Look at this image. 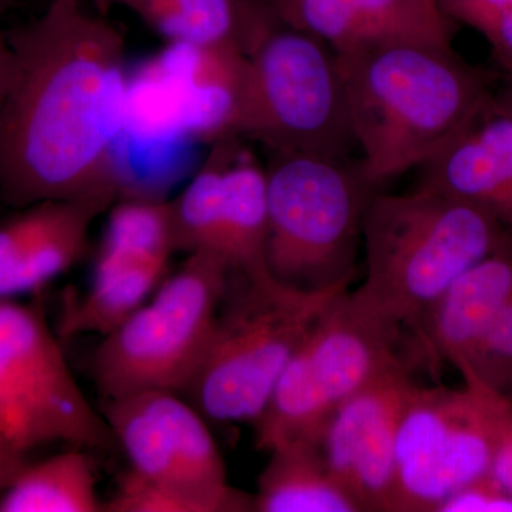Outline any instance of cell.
<instances>
[{
	"label": "cell",
	"mask_w": 512,
	"mask_h": 512,
	"mask_svg": "<svg viewBox=\"0 0 512 512\" xmlns=\"http://www.w3.org/2000/svg\"><path fill=\"white\" fill-rule=\"evenodd\" d=\"M94 6H96L97 12L100 15H107L113 6H117V0H93Z\"/></svg>",
	"instance_id": "cell-32"
},
{
	"label": "cell",
	"mask_w": 512,
	"mask_h": 512,
	"mask_svg": "<svg viewBox=\"0 0 512 512\" xmlns=\"http://www.w3.org/2000/svg\"><path fill=\"white\" fill-rule=\"evenodd\" d=\"M0 440L25 456L50 443L83 450L117 447L42 311L12 299H0Z\"/></svg>",
	"instance_id": "cell-10"
},
{
	"label": "cell",
	"mask_w": 512,
	"mask_h": 512,
	"mask_svg": "<svg viewBox=\"0 0 512 512\" xmlns=\"http://www.w3.org/2000/svg\"><path fill=\"white\" fill-rule=\"evenodd\" d=\"M168 45H237L249 52L272 19L265 0H117Z\"/></svg>",
	"instance_id": "cell-19"
},
{
	"label": "cell",
	"mask_w": 512,
	"mask_h": 512,
	"mask_svg": "<svg viewBox=\"0 0 512 512\" xmlns=\"http://www.w3.org/2000/svg\"><path fill=\"white\" fill-rule=\"evenodd\" d=\"M231 275L220 255L197 252L136 312L103 336L93 376L104 399L187 392L205 355Z\"/></svg>",
	"instance_id": "cell-8"
},
{
	"label": "cell",
	"mask_w": 512,
	"mask_h": 512,
	"mask_svg": "<svg viewBox=\"0 0 512 512\" xmlns=\"http://www.w3.org/2000/svg\"><path fill=\"white\" fill-rule=\"evenodd\" d=\"M79 450L26 464L0 495V512L103 511L92 457Z\"/></svg>",
	"instance_id": "cell-21"
},
{
	"label": "cell",
	"mask_w": 512,
	"mask_h": 512,
	"mask_svg": "<svg viewBox=\"0 0 512 512\" xmlns=\"http://www.w3.org/2000/svg\"><path fill=\"white\" fill-rule=\"evenodd\" d=\"M348 289L305 293L229 275L205 355L187 392L221 423H255L320 313Z\"/></svg>",
	"instance_id": "cell-6"
},
{
	"label": "cell",
	"mask_w": 512,
	"mask_h": 512,
	"mask_svg": "<svg viewBox=\"0 0 512 512\" xmlns=\"http://www.w3.org/2000/svg\"><path fill=\"white\" fill-rule=\"evenodd\" d=\"M232 136L221 201L220 254L231 272L251 282L271 281L266 265L269 231L266 168Z\"/></svg>",
	"instance_id": "cell-18"
},
{
	"label": "cell",
	"mask_w": 512,
	"mask_h": 512,
	"mask_svg": "<svg viewBox=\"0 0 512 512\" xmlns=\"http://www.w3.org/2000/svg\"><path fill=\"white\" fill-rule=\"evenodd\" d=\"M437 512H512V497L487 474L451 494Z\"/></svg>",
	"instance_id": "cell-28"
},
{
	"label": "cell",
	"mask_w": 512,
	"mask_h": 512,
	"mask_svg": "<svg viewBox=\"0 0 512 512\" xmlns=\"http://www.w3.org/2000/svg\"><path fill=\"white\" fill-rule=\"evenodd\" d=\"M258 512H363L362 505L326 466L315 443L271 451L254 495Z\"/></svg>",
	"instance_id": "cell-20"
},
{
	"label": "cell",
	"mask_w": 512,
	"mask_h": 512,
	"mask_svg": "<svg viewBox=\"0 0 512 512\" xmlns=\"http://www.w3.org/2000/svg\"><path fill=\"white\" fill-rule=\"evenodd\" d=\"M104 211L94 202L46 200L0 222V299L40 291L72 268Z\"/></svg>",
	"instance_id": "cell-14"
},
{
	"label": "cell",
	"mask_w": 512,
	"mask_h": 512,
	"mask_svg": "<svg viewBox=\"0 0 512 512\" xmlns=\"http://www.w3.org/2000/svg\"><path fill=\"white\" fill-rule=\"evenodd\" d=\"M370 45L407 42L451 47L453 23L439 0H350Z\"/></svg>",
	"instance_id": "cell-24"
},
{
	"label": "cell",
	"mask_w": 512,
	"mask_h": 512,
	"mask_svg": "<svg viewBox=\"0 0 512 512\" xmlns=\"http://www.w3.org/2000/svg\"><path fill=\"white\" fill-rule=\"evenodd\" d=\"M235 134L278 153L348 157L356 143L332 47L275 15L249 49Z\"/></svg>",
	"instance_id": "cell-7"
},
{
	"label": "cell",
	"mask_w": 512,
	"mask_h": 512,
	"mask_svg": "<svg viewBox=\"0 0 512 512\" xmlns=\"http://www.w3.org/2000/svg\"><path fill=\"white\" fill-rule=\"evenodd\" d=\"M8 37L0 198L13 208L73 200L110 210L120 197L130 107L123 36L80 0H52Z\"/></svg>",
	"instance_id": "cell-1"
},
{
	"label": "cell",
	"mask_w": 512,
	"mask_h": 512,
	"mask_svg": "<svg viewBox=\"0 0 512 512\" xmlns=\"http://www.w3.org/2000/svg\"><path fill=\"white\" fill-rule=\"evenodd\" d=\"M109 211L92 285L63 313L66 338L116 329L153 295L177 251L170 201L124 197Z\"/></svg>",
	"instance_id": "cell-11"
},
{
	"label": "cell",
	"mask_w": 512,
	"mask_h": 512,
	"mask_svg": "<svg viewBox=\"0 0 512 512\" xmlns=\"http://www.w3.org/2000/svg\"><path fill=\"white\" fill-rule=\"evenodd\" d=\"M366 279L352 292L399 332H416L458 276L512 242V232L473 205L421 185L373 194L362 222Z\"/></svg>",
	"instance_id": "cell-3"
},
{
	"label": "cell",
	"mask_w": 512,
	"mask_h": 512,
	"mask_svg": "<svg viewBox=\"0 0 512 512\" xmlns=\"http://www.w3.org/2000/svg\"><path fill=\"white\" fill-rule=\"evenodd\" d=\"M101 416L130 461L103 511H254V497L229 485L201 413L177 393L150 390L104 399Z\"/></svg>",
	"instance_id": "cell-4"
},
{
	"label": "cell",
	"mask_w": 512,
	"mask_h": 512,
	"mask_svg": "<svg viewBox=\"0 0 512 512\" xmlns=\"http://www.w3.org/2000/svg\"><path fill=\"white\" fill-rule=\"evenodd\" d=\"M289 28L301 30L342 53L370 45L350 0H265Z\"/></svg>",
	"instance_id": "cell-25"
},
{
	"label": "cell",
	"mask_w": 512,
	"mask_h": 512,
	"mask_svg": "<svg viewBox=\"0 0 512 512\" xmlns=\"http://www.w3.org/2000/svg\"><path fill=\"white\" fill-rule=\"evenodd\" d=\"M336 57L360 173L373 190L429 163L493 106L483 76L451 47L373 43Z\"/></svg>",
	"instance_id": "cell-2"
},
{
	"label": "cell",
	"mask_w": 512,
	"mask_h": 512,
	"mask_svg": "<svg viewBox=\"0 0 512 512\" xmlns=\"http://www.w3.org/2000/svg\"><path fill=\"white\" fill-rule=\"evenodd\" d=\"M456 369L464 382L480 384L512 402V299Z\"/></svg>",
	"instance_id": "cell-26"
},
{
	"label": "cell",
	"mask_w": 512,
	"mask_h": 512,
	"mask_svg": "<svg viewBox=\"0 0 512 512\" xmlns=\"http://www.w3.org/2000/svg\"><path fill=\"white\" fill-rule=\"evenodd\" d=\"M416 386L410 367L389 373L343 400L313 441L363 511L394 512L397 429Z\"/></svg>",
	"instance_id": "cell-12"
},
{
	"label": "cell",
	"mask_w": 512,
	"mask_h": 512,
	"mask_svg": "<svg viewBox=\"0 0 512 512\" xmlns=\"http://www.w3.org/2000/svg\"><path fill=\"white\" fill-rule=\"evenodd\" d=\"M10 73H12V49H10L8 33L0 25V101L8 89Z\"/></svg>",
	"instance_id": "cell-30"
},
{
	"label": "cell",
	"mask_w": 512,
	"mask_h": 512,
	"mask_svg": "<svg viewBox=\"0 0 512 512\" xmlns=\"http://www.w3.org/2000/svg\"><path fill=\"white\" fill-rule=\"evenodd\" d=\"M266 165V265L279 284L305 293L349 289L362 222L375 190L346 158L278 153Z\"/></svg>",
	"instance_id": "cell-5"
},
{
	"label": "cell",
	"mask_w": 512,
	"mask_h": 512,
	"mask_svg": "<svg viewBox=\"0 0 512 512\" xmlns=\"http://www.w3.org/2000/svg\"><path fill=\"white\" fill-rule=\"evenodd\" d=\"M421 185L473 205L512 232V116L491 106L423 165Z\"/></svg>",
	"instance_id": "cell-16"
},
{
	"label": "cell",
	"mask_w": 512,
	"mask_h": 512,
	"mask_svg": "<svg viewBox=\"0 0 512 512\" xmlns=\"http://www.w3.org/2000/svg\"><path fill=\"white\" fill-rule=\"evenodd\" d=\"M184 133L210 140L237 136L248 53L237 45H168L156 67Z\"/></svg>",
	"instance_id": "cell-15"
},
{
	"label": "cell",
	"mask_w": 512,
	"mask_h": 512,
	"mask_svg": "<svg viewBox=\"0 0 512 512\" xmlns=\"http://www.w3.org/2000/svg\"><path fill=\"white\" fill-rule=\"evenodd\" d=\"M451 22L477 30L512 83V0H439Z\"/></svg>",
	"instance_id": "cell-27"
},
{
	"label": "cell",
	"mask_w": 512,
	"mask_h": 512,
	"mask_svg": "<svg viewBox=\"0 0 512 512\" xmlns=\"http://www.w3.org/2000/svg\"><path fill=\"white\" fill-rule=\"evenodd\" d=\"M511 299L512 242L467 269L431 305L413 333L417 353L431 367H457Z\"/></svg>",
	"instance_id": "cell-17"
},
{
	"label": "cell",
	"mask_w": 512,
	"mask_h": 512,
	"mask_svg": "<svg viewBox=\"0 0 512 512\" xmlns=\"http://www.w3.org/2000/svg\"><path fill=\"white\" fill-rule=\"evenodd\" d=\"M402 339L343 291L320 313L302 349L320 392L336 409L389 373L410 367L399 355Z\"/></svg>",
	"instance_id": "cell-13"
},
{
	"label": "cell",
	"mask_w": 512,
	"mask_h": 512,
	"mask_svg": "<svg viewBox=\"0 0 512 512\" xmlns=\"http://www.w3.org/2000/svg\"><path fill=\"white\" fill-rule=\"evenodd\" d=\"M16 3H19V0H0V12H5L6 9L12 8Z\"/></svg>",
	"instance_id": "cell-33"
},
{
	"label": "cell",
	"mask_w": 512,
	"mask_h": 512,
	"mask_svg": "<svg viewBox=\"0 0 512 512\" xmlns=\"http://www.w3.org/2000/svg\"><path fill=\"white\" fill-rule=\"evenodd\" d=\"M512 402L477 383L417 384L396 436L394 512H437L460 488L490 473Z\"/></svg>",
	"instance_id": "cell-9"
},
{
	"label": "cell",
	"mask_w": 512,
	"mask_h": 512,
	"mask_svg": "<svg viewBox=\"0 0 512 512\" xmlns=\"http://www.w3.org/2000/svg\"><path fill=\"white\" fill-rule=\"evenodd\" d=\"M333 410L313 379L301 346L255 420L256 447L271 453L291 444L313 443Z\"/></svg>",
	"instance_id": "cell-22"
},
{
	"label": "cell",
	"mask_w": 512,
	"mask_h": 512,
	"mask_svg": "<svg viewBox=\"0 0 512 512\" xmlns=\"http://www.w3.org/2000/svg\"><path fill=\"white\" fill-rule=\"evenodd\" d=\"M493 107L495 110L503 111V113L511 114L512 116V84L503 93L494 96Z\"/></svg>",
	"instance_id": "cell-31"
},
{
	"label": "cell",
	"mask_w": 512,
	"mask_h": 512,
	"mask_svg": "<svg viewBox=\"0 0 512 512\" xmlns=\"http://www.w3.org/2000/svg\"><path fill=\"white\" fill-rule=\"evenodd\" d=\"M231 136L218 138L200 170L175 200L170 201L174 241L185 254L220 255L222 181Z\"/></svg>",
	"instance_id": "cell-23"
},
{
	"label": "cell",
	"mask_w": 512,
	"mask_h": 512,
	"mask_svg": "<svg viewBox=\"0 0 512 512\" xmlns=\"http://www.w3.org/2000/svg\"><path fill=\"white\" fill-rule=\"evenodd\" d=\"M488 474L512 497V409L498 436Z\"/></svg>",
	"instance_id": "cell-29"
}]
</instances>
